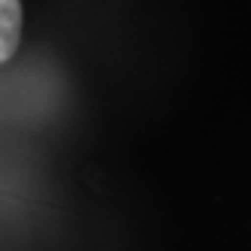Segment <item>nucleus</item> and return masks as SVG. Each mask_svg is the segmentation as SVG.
<instances>
[{
  "label": "nucleus",
  "mask_w": 251,
  "mask_h": 251,
  "mask_svg": "<svg viewBox=\"0 0 251 251\" xmlns=\"http://www.w3.org/2000/svg\"><path fill=\"white\" fill-rule=\"evenodd\" d=\"M22 40V3L0 0V61H9Z\"/></svg>",
  "instance_id": "1"
}]
</instances>
